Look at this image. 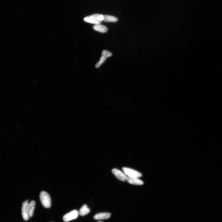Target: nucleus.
<instances>
[{
  "mask_svg": "<svg viewBox=\"0 0 222 222\" xmlns=\"http://www.w3.org/2000/svg\"><path fill=\"white\" fill-rule=\"evenodd\" d=\"M111 214L109 212H101L95 215L94 218L95 220L108 219L110 218Z\"/></svg>",
  "mask_w": 222,
  "mask_h": 222,
  "instance_id": "0eeeda50",
  "label": "nucleus"
},
{
  "mask_svg": "<svg viewBox=\"0 0 222 222\" xmlns=\"http://www.w3.org/2000/svg\"><path fill=\"white\" fill-rule=\"evenodd\" d=\"M78 212L76 210H73L65 215L63 219L65 222H67L77 218L78 216Z\"/></svg>",
  "mask_w": 222,
  "mask_h": 222,
  "instance_id": "39448f33",
  "label": "nucleus"
},
{
  "mask_svg": "<svg viewBox=\"0 0 222 222\" xmlns=\"http://www.w3.org/2000/svg\"><path fill=\"white\" fill-rule=\"evenodd\" d=\"M29 203L27 201L23 202L22 208V214L23 218L24 220L27 221L30 218L27 213V206Z\"/></svg>",
  "mask_w": 222,
  "mask_h": 222,
  "instance_id": "423d86ee",
  "label": "nucleus"
},
{
  "mask_svg": "<svg viewBox=\"0 0 222 222\" xmlns=\"http://www.w3.org/2000/svg\"><path fill=\"white\" fill-rule=\"evenodd\" d=\"M90 211V209L88 208L87 205H85L81 208L78 212V214L80 215L83 216L88 214Z\"/></svg>",
  "mask_w": 222,
  "mask_h": 222,
  "instance_id": "9b49d317",
  "label": "nucleus"
},
{
  "mask_svg": "<svg viewBox=\"0 0 222 222\" xmlns=\"http://www.w3.org/2000/svg\"><path fill=\"white\" fill-rule=\"evenodd\" d=\"M88 17L98 21L101 22L104 19L103 15L99 14H94Z\"/></svg>",
  "mask_w": 222,
  "mask_h": 222,
  "instance_id": "ddd939ff",
  "label": "nucleus"
},
{
  "mask_svg": "<svg viewBox=\"0 0 222 222\" xmlns=\"http://www.w3.org/2000/svg\"><path fill=\"white\" fill-rule=\"evenodd\" d=\"M122 170L128 177L138 178L142 177V174L141 173L132 169L123 167Z\"/></svg>",
  "mask_w": 222,
  "mask_h": 222,
  "instance_id": "f03ea898",
  "label": "nucleus"
},
{
  "mask_svg": "<svg viewBox=\"0 0 222 222\" xmlns=\"http://www.w3.org/2000/svg\"><path fill=\"white\" fill-rule=\"evenodd\" d=\"M127 182L129 184L135 185H142L144 184V182L138 178H127Z\"/></svg>",
  "mask_w": 222,
  "mask_h": 222,
  "instance_id": "9d476101",
  "label": "nucleus"
},
{
  "mask_svg": "<svg viewBox=\"0 0 222 222\" xmlns=\"http://www.w3.org/2000/svg\"><path fill=\"white\" fill-rule=\"evenodd\" d=\"M112 172L115 177L119 180L125 182L127 181V176L121 171L116 169H113Z\"/></svg>",
  "mask_w": 222,
  "mask_h": 222,
  "instance_id": "20e7f679",
  "label": "nucleus"
},
{
  "mask_svg": "<svg viewBox=\"0 0 222 222\" xmlns=\"http://www.w3.org/2000/svg\"><path fill=\"white\" fill-rule=\"evenodd\" d=\"M84 20L87 22L95 24H100L101 23V21H96L88 16L85 17L84 18Z\"/></svg>",
  "mask_w": 222,
  "mask_h": 222,
  "instance_id": "4468645a",
  "label": "nucleus"
},
{
  "mask_svg": "<svg viewBox=\"0 0 222 222\" xmlns=\"http://www.w3.org/2000/svg\"><path fill=\"white\" fill-rule=\"evenodd\" d=\"M103 222L102 221H99V222Z\"/></svg>",
  "mask_w": 222,
  "mask_h": 222,
  "instance_id": "2eb2a0df",
  "label": "nucleus"
},
{
  "mask_svg": "<svg viewBox=\"0 0 222 222\" xmlns=\"http://www.w3.org/2000/svg\"><path fill=\"white\" fill-rule=\"evenodd\" d=\"M93 29L95 31L102 33L107 32L108 28L106 26L100 24H95L93 26Z\"/></svg>",
  "mask_w": 222,
  "mask_h": 222,
  "instance_id": "1a4fd4ad",
  "label": "nucleus"
},
{
  "mask_svg": "<svg viewBox=\"0 0 222 222\" xmlns=\"http://www.w3.org/2000/svg\"><path fill=\"white\" fill-rule=\"evenodd\" d=\"M40 198L42 205L46 208H50L51 206V201L49 194L47 192L43 191L40 195Z\"/></svg>",
  "mask_w": 222,
  "mask_h": 222,
  "instance_id": "f257e3e1",
  "label": "nucleus"
},
{
  "mask_svg": "<svg viewBox=\"0 0 222 222\" xmlns=\"http://www.w3.org/2000/svg\"><path fill=\"white\" fill-rule=\"evenodd\" d=\"M35 206V202L34 201H32L30 203H29L27 209L28 215L29 218L32 217L33 215Z\"/></svg>",
  "mask_w": 222,
  "mask_h": 222,
  "instance_id": "6e6552de",
  "label": "nucleus"
},
{
  "mask_svg": "<svg viewBox=\"0 0 222 222\" xmlns=\"http://www.w3.org/2000/svg\"><path fill=\"white\" fill-rule=\"evenodd\" d=\"M104 19L103 21L106 22H116L118 21V18L116 17L107 15H103Z\"/></svg>",
  "mask_w": 222,
  "mask_h": 222,
  "instance_id": "f8f14e48",
  "label": "nucleus"
},
{
  "mask_svg": "<svg viewBox=\"0 0 222 222\" xmlns=\"http://www.w3.org/2000/svg\"><path fill=\"white\" fill-rule=\"evenodd\" d=\"M101 54L100 60L95 65V67L96 68H98L105 61L107 58L110 57L112 55V53L107 50H104Z\"/></svg>",
  "mask_w": 222,
  "mask_h": 222,
  "instance_id": "7ed1b4c3",
  "label": "nucleus"
}]
</instances>
